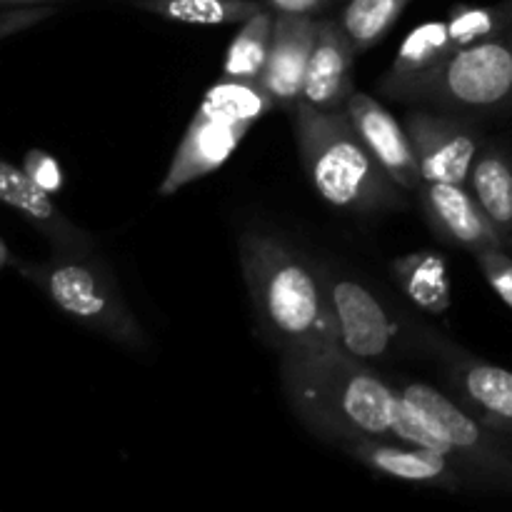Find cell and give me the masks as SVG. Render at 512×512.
I'll use <instances>...</instances> for the list:
<instances>
[{
    "mask_svg": "<svg viewBox=\"0 0 512 512\" xmlns=\"http://www.w3.org/2000/svg\"><path fill=\"white\" fill-rule=\"evenodd\" d=\"M270 108L275 105L260 83L223 78L213 85L195 110L175 150L173 163L163 183L158 185V195L168 198L185 185L218 170Z\"/></svg>",
    "mask_w": 512,
    "mask_h": 512,
    "instance_id": "52a82bcc",
    "label": "cell"
},
{
    "mask_svg": "<svg viewBox=\"0 0 512 512\" xmlns=\"http://www.w3.org/2000/svg\"><path fill=\"white\" fill-rule=\"evenodd\" d=\"M288 113L305 175L330 208L348 215H380L405 208V190L380 168L345 110H318L298 103Z\"/></svg>",
    "mask_w": 512,
    "mask_h": 512,
    "instance_id": "3957f363",
    "label": "cell"
},
{
    "mask_svg": "<svg viewBox=\"0 0 512 512\" xmlns=\"http://www.w3.org/2000/svg\"><path fill=\"white\" fill-rule=\"evenodd\" d=\"M238 260L260 330L285 350L338 345L323 275L298 248L268 230H245Z\"/></svg>",
    "mask_w": 512,
    "mask_h": 512,
    "instance_id": "7a4b0ae2",
    "label": "cell"
},
{
    "mask_svg": "<svg viewBox=\"0 0 512 512\" xmlns=\"http://www.w3.org/2000/svg\"><path fill=\"white\" fill-rule=\"evenodd\" d=\"M25 173L35 180L43 190H48L50 195L58 193L63 188V170H60L58 160L53 155H48L45 150H30L25 155V163H23Z\"/></svg>",
    "mask_w": 512,
    "mask_h": 512,
    "instance_id": "d4e9b609",
    "label": "cell"
},
{
    "mask_svg": "<svg viewBox=\"0 0 512 512\" xmlns=\"http://www.w3.org/2000/svg\"><path fill=\"white\" fill-rule=\"evenodd\" d=\"M333 313L338 345L363 363H388L403 350H425V325L395 313L365 280L333 265H318Z\"/></svg>",
    "mask_w": 512,
    "mask_h": 512,
    "instance_id": "ba28073f",
    "label": "cell"
},
{
    "mask_svg": "<svg viewBox=\"0 0 512 512\" xmlns=\"http://www.w3.org/2000/svg\"><path fill=\"white\" fill-rule=\"evenodd\" d=\"M512 20V0L483 8H458L448 20H435L415 28L378 83V93L393 95L408 80L430 73L468 45L498 33Z\"/></svg>",
    "mask_w": 512,
    "mask_h": 512,
    "instance_id": "9c48e42d",
    "label": "cell"
},
{
    "mask_svg": "<svg viewBox=\"0 0 512 512\" xmlns=\"http://www.w3.org/2000/svg\"><path fill=\"white\" fill-rule=\"evenodd\" d=\"M60 5H23V8H5L0 10V40L8 35L28 30L43 20L53 18Z\"/></svg>",
    "mask_w": 512,
    "mask_h": 512,
    "instance_id": "cb8c5ba5",
    "label": "cell"
},
{
    "mask_svg": "<svg viewBox=\"0 0 512 512\" xmlns=\"http://www.w3.org/2000/svg\"><path fill=\"white\" fill-rule=\"evenodd\" d=\"M275 13L270 8H260L253 18L240 23V30L230 40L223 60L225 80H243L258 83L268 60L270 38H273Z\"/></svg>",
    "mask_w": 512,
    "mask_h": 512,
    "instance_id": "ffe728a7",
    "label": "cell"
},
{
    "mask_svg": "<svg viewBox=\"0 0 512 512\" xmlns=\"http://www.w3.org/2000/svg\"><path fill=\"white\" fill-rule=\"evenodd\" d=\"M425 353L440 360L453 398L485 423L512 433V370L478 358L433 328L425 333Z\"/></svg>",
    "mask_w": 512,
    "mask_h": 512,
    "instance_id": "8fae6325",
    "label": "cell"
},
{
    "mask_svg": "<svg viewBox=\"0 0 512 512\" xmlns=\"http://www.w3.org/2000/svg\"><path fill=\"white\" fill-rule=\"evenodd\" d=\"M345 455L358 460L380 478L400 480L420 488L463 493L468 490L465 478L455 468L448 455L428 448V445L405 443L393 438H358L340 445Z\"/></svg>",
    "mask_w": 512,
    "mask_h": 512,
    "instance_id": "7c38bea8",
    "label": "cell"
},
{
    "mask_svg": "<svg viewBox=\"0 0 512 512\" xmlns=\"http://www.w3.org/2000/svg\"><path fill=\"white\" fill-rule=\"evenodd\" d=\"M473 258L495 295L512 308V255L505 248H488L475 253Z\"/></svg>",
    "mask_w": 512,
    "mask_h": 512,
    "instance_id": "603a6c76",
    "label": "cell"
},
{
    "mask_svg": "<svg viewBox=\"0 0 512 512\" xmlns=\"http://www.w3.org/2000/svg\"><path fill=\"white\" fill-rule=\"evenodd\" d=\"M415 195H418L425 220L445 243L473 255L488 248H505L503 238L483 213L478 200L473 198L468 185L420 183Z\"/></svg>",
    "mask_w": 512,
    "mask_h": 512,
    "instance_id": "9a60e30c",
    "label": "cell"
},
{
    "mask_svg": "<svg viewBox=\"0 0 512 512\" xmlns=\"http://www.w3.org/2000/svg\"><path fill=\"white\" fill-rule=\"evenodd\" d=\"M70 0H0V10L5 8H23V5H60Z\"/></svg>",
    "mask_w": 512,
    "mask_h": 512,
    "instance_id": "83f0119b",
    "label": "cell"
},
{
    "mask_svg": "<svg viewBox=\"0 0 512 512\" xmlns=\"http://www.w3.org/2000/svg\"><path fill=\"white\" fill-rule=\"evenodd\" d=\"M265 8L273 10L275 15H313L318 18L330 0H260Z\"/></svg>",
    "mask_w": 512,
    "mask_h": 512,
    "instance_id": "484cf974",
    "label": "cell"
},
{
    "mask_svg": "<svg viewBox=\"0 0 512 512\" xmlns=\"http://www.w3.org/2000/svg\"><path fill=\"white\" fill-rule=\"evenodd\" d=\"M18 265H20V258L13 253V250L8 248V243L0 238V273H3V270H8V268L15 270Z\"/></svg>",
    "mask_w": 512,
    "mask_h": 512,
    "instance_id": "4316f807",
    "label": "cell"
},
{
    "mask_svg": "<svg viewBox=\"0 0 512 512\" xmlns=\"http://www.w3.org/2000/svg\"><path fill=\"white\" fill-rule=\"evenodd\" d=\"M410 0H348L340 10V28L353 43L355 53L363 55L378 45L393 30Z\"/></svg>",
    "mask_w": 512,
    "mask_h": 512,
    "instance_id": "7402d4cb",
    "label": "cell"
},
{
    "mask_svg": "<svg viewBox=\"0 0 512 512\" xmlns=\"http://www.w3.org/2000/svg\"><path fill=\"white\" fill-rule=\"evenodd\" d=\"M318 30L320 18L313 15H275L268 60L258 83L278 108L290 110L303 98L305 73Z\"/></svg>",
    "mask_w": 512,
    "mask_h": 512,
    "instance_id": "2e32d148",
    "label": "cell"
},
{
    "mask_svg": "<svg viewBox=\"0 0 512 512\" xmlns=\"http://www.w3.org/2000/svg\"><path fill=\"white\" fill-rule=\"evenodd\" d=\"M280 390L295 418L338 448L358 438L398 440L403 395L395 380L340 345L280 353Z\"/></svg>",
    "mask_w": 512,
    "mask_h": 512,
    "instance_id": "6da1fadb",
    "label": "cell"
},
{
    "mask_svg": "<svg viewBox=\"0 0 512 512\" xmlns=\"http://www.w3.org/2000/svg\"><path fill=\"white\" fill-rule=\"evenodd\" d=\"M345 113L358 130L365 148L373 153V158L393 178V183L400 185L405 193H415L423 183V175H420L418 155H415L413 140L405 125H400L398 118L378 98L363 90H353L348 95Z\"/></svg>",
    "mask_w": 512,
    "mask_h": 512,
    "instance_id": "5bb4252c",
    "label": "cell"
},
{
    "mask_svg": "<svg viewBox=\"0 0 512 512\" xmlns=\"http://www.w3.org/2000/svg\"><path fill=\"white\" fill-rule=\"evenodd\" d=\"M20 278L40 290L55 308L78 325L98 333L128 353L143 355L150 350V338L138 315L130 310L118 278L93 253H53L45 260H20L15 268Z\"/></svg>",
    "mask_w": 512,
    "mask_h": 512,
    "instance_id": "5b68a950",
    "label": "cell"
},
{
    "mask_svg": "<svg viewBox=\"0 0 512 512\" xmlns=\"http://www.w3.org/2000/svg\"><path fill=\"white\" fill-rule=\"evenodd\" d=\"M128 3H130V0H128Z\"/></svg>",
    "mask_w": 512,
    "mask_h": 512,
    "instance_id": "f1b7e54d",
    "label": "cell"
},
{
    "mask_svg": "<svg viewBox=\"0 0 512 512\" xmlns=\"http://www.w3.org/2000/svg\"><path fill=\"white\" fill-rule=\"evenodd\" d=\"M468 190L512 250V150L483 143L468 178Z\"/></svg>",
    "mask_w": 512,
    "mask_h": 512,
    "instance_id": "ac0fdd59",
    "label": "cell"
},
{
    "mask_svg": "<svg viewBox=\"0 0 512 512\" xmlns=\"http://www.w3.org/2000/svg\"><path fill=\"white\" fill-rule=\"evenodd\" d=\"M358 58L353 43L338 18H320L318 40L310 53L303 98L318 110H345V100L353 93V63Z\"/></svg>",
    "mask_w": 512,
    "mask_h": 512,
    "instance_id": "e0dca14e",
    "label": "cell"
},
{
    "mask_svg": "<svg viewBox=\"0 0 512 512\" xmlns=\"http://www.w3.org/2000/svg\"><path fill=\"white\" fill-rule=\"evenodd\" d=\"M138 10L188 25H240L253 18L260 0H130Z\"/></svg>",
    "mask_w": 512,
    "mask_h": 512,
    "instance_id": "44dd1931",
    "label": "cell"
},
{
    "mask_svg": "<svg viewBox=\"0 0 512 512\" xmlns=\"http://www.w3.org/2000/svg\"><path fill=\"white\" fill-rule=\"evenodd\" d=\"M390 98L448 110L495 115L512 108V20L498 33L468 45L430 73L400 85Z\"/></svg>",
    "mask_w": 512,
    "mask_h": 512,
    "instance_id": "8992f818",
    "label": "cell"
},
{
    "mask_svg": "<svg viewBox=\"0 0 512 512\" xmlns=\"http://www.w3.org/2000/svg\"><path fill=\"white\" fill-rule=\"evenodd\" d=\"M403 395L398 440L448 455L468 490L512 495V433L485 423L458 398L420 380H395Z\"/></svg>",
    "mask_w": 512,
    "mask_h": 512,
    "instance_id": "277c9868",
    "label": "cell"
},
{
    "mask_svg": "<svg viewBox=\"0 0 512 512\" xmlns=\"http://www.w3.org/2000/svg\"><path fill=\"white\" fill-rule=\"evenodd\" d=\"M390 275L405 298L418 310L430 315H445L453 303L448 265L435 250H415L390 263Z\"/></svg>",
    "mask_w": 512,
    "mask_h": 512,
    "instance_id": "d6986e66",
    "label": "cell"
},
{
    "mask_svg": "<svg viewBox=\"0 0 512 512\" xmlns=\"http://www.w3.org/2000/svg\"><path fill=\"white\" fill-rule=\"evenodd\" d=\"M405 130L413 140L423 183L468 185L470 170L485 143L468 115L418 105L405 113Z\"/></svg>",
    "mask_w": 512,
    "mask_h": 512,
    "instance_id": "30bf717a",
    "label": "cell"
},
{
    "mask_svg": "<svg viewBox=\"0 0 512 512\" xmlns=\"http://www.w3.org/2000/svg\"><path fill=\"white\" fill-rule=\"evenodd\" d=\"M0 205L18 213L33 225L53 253H93L98 250L93 235L75 225L48 190L40 188L25 168H18L0 155Z\"/></svg>",
    "mask_w": 512,
    "mask_h": 512,
    "instance_id": "4fadbf2b",
    "label": "cell"
}]
</instances>
